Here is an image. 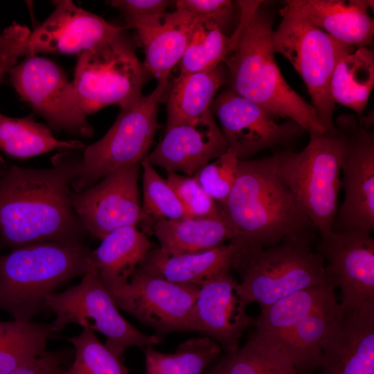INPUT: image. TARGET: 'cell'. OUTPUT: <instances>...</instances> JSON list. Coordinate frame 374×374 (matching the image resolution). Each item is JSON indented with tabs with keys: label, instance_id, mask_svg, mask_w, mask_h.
<instances>
[{
	"label": "cell",
	"instance_id": "obj_22",
	"mask_svg": "<svg viewBox=\"0 0 374 374\" xmlns=\"http://www.w3.org/2000/svg\"><path fill=\"white\" fill-rule=\"evenodd\" d=\"M199 19L188 11L176 9L134 26L145 51L143 65L157 82H168L170 71L181 59Z\"/></svg>",
	"mask_w": 374,
	"mask_h": 374
},
{
	"label": "cell",
	"instance_id": "obj_39",
	"mask_svg": "<svg viewBox=\"0 0 374 374\" xmlns=\"http://www.w3.org/2000/svg\"><path fill=\"white\" fill-rule=\"evenodd\" d=\"M175 4L176 9L184 10L211 21L224 34L230 27L234 14L233 2L230 0H179Z\"/></svg>",
	"mask_w": 374,
	"mask_h": 374
},
{
	"label": "cell",
	"instance_id": "obj_19",
	"mask_svg": "<svg viewBox=\"0 0 374 374\" xmlns=\"http://www.w3.org/2000/svg\"><path fill=\"white\" fill-rule=\"evenodd\" d=\"M53 3V12L30 33L25 55L40 52L79 55L127 29L107 22L71 1Z\"/></svg>",
	"mask_w": 374,
	"mask_h": 374
},
{
	"label": "cell",
	"instance_id": "obj_33",
	"mask_svg": "<svg viewBox=\"0 0 374 374\" xmlns=\"http://www.w3.org/2000/svg\"><path fill=\"white\" fill-rule=\"evenodd\" d=\"M238 37L224 34L213 22L199 17L187 48L180 60V74L212 70L224 63Z\"/></svg>",
	"mask_w": 374,
	"mask_h": 374
},
{
	"label": "cell",
	"instance_id": "obj_37",
	"mask_svg": "<svg viewBox=\"0 0 374 374\" xmlns=\"http://www.w3.org/2000/svg\"><path fill=\"white\" fill-rule=\"evenodd\" d=\"M180 201L187 217H220L217 204L193 177L168 172L166 179Z\"/></svg>",
	"mask_w": 374,
	"mask_h": 374
},
{
	"label": "cell",
	"instance_id": "obj_23",
	"mask_svg": "<svg viewBox=\"0 0 374 374\" xmlns=\"http://www.w3.org/2000/svg\"><path fill=\"white\" fill-rule=\"evenodd\" d=\"M312 23L335 39L355 46L373 45L374 21L371 0H288Z\"/></svg>",
	"mask_w": 374,
	"mask_h": 374
},
{
	"label": "cell",
	"instance_id": "obj_7",
	"mask_svg": "<svg viewBox=\"0 0 374 374\" xmlns=\"http://www.w3.org/2000/svg\"><path fill=\"white\" fill-rule=\"evenodd\" d=\"M280 15V22L271 35L272 50L295 69L305 84L326 133L335 136L330 81L338 60L353 46L335 39L286 2Z\"/></svg>",
	"mask_w": 374,
	"mask_h": 374
},
{
	"label": "cell",
	"instance_id": "obj_31",
	"mask_svg": "<svg viewBox=\"0 0 374 374\" xmlns=\"http://www.w3.org/2000/svg\"><path fill=\"white\" fill-rule=\"evenodd\" d=\"M53 333L51 324L0 321V374L26 365L44 354Z\"/></svg>",
	"mask_w": 374,
	"mask_h": 374
},
{
	"label": "cell",
	"instance_id": "obj_34",
	"mask_svg": "<svg viewBox=\"0 0 374 374\" xmlns=\"http://www.w3.org/2000/svg\"><path fill=\"white\" fill-rule=\"evenodd\" d=\"M143 170V202L139 222L143 232L152 233L153 224L163 220L187 217L184 208L166 180L161 177L147 157L141 162Z\"/></svg>",
	"mask_w": 374,
	"mask_h": 374
},
{
	"label": "cell",
	"instance_id": "obj_25",
	"mask_svg": "<svg viewBox=\"0 0 374 374\" xmlns=\"http://www.w3.org/2000/svg\"><path fill=\"white\" fill-rule=\"evenodd\" d=\"M155 247L148 235L136 226L117 228L107 234L95 250L90 251L87 262L95 269L109 290L121 288L148 252Z\"/></svg>",
	"mask_w": 374,
	"mask_h": 374
},
{
	"label": "cell",
	"instance_id": "obj_27",
	"mask_svg": "<svg viewBox=\"0 0 374 374\" xmlns=\"http://www.w3.org/2000/svg\"><path fill=\"white\" fill-rule=\"evenodd\" d=\"M226 80L224 63L212 70L179 73L167 96L166 127L195 121L209 111Z\"/></svg>",
	"mask_w": 374,
	"mask_h": 374
},
{
	"label": "cell",
	"instance_id": "obj_10",
	"mask_svg": "<svg viewBox=\"0 0 374 374\" xmlns=\"http://www.w3.org/2000/svg\"><path fill=\"white\" fill-rule=\"evenodd\" d=\"M170 87L169 81L157 82L149 95L121 108L104 136L84 148L80 173L71 185L73 191L82 192L114 170L139 163L148 157L160 127L158 106L168 96Z\"/></svg>",
	"mask_w": 374,
	"mask_h": 374
},
{
	"label": "cell",
	"instance_id": "obj_43",
	"mask_svg": "<svg viewBox=\"0 0 374 374\" xmlns=\"http://www.w3.org/2000/svg\"><path fill=\"white\" fill-rule=\"evenodd\" d=\"M1 35H2V33H1V31H0V41H1Z\"/></svg>",
	"mask_w": 374,
	"mask_h": 374
},
{
	"label": "cell",
	"instance_id": "obj_20",
	"mask_svg": "<svg viewBox=\"0 0 374 374\" xmlns=\"http://www.w3.org/2000/svg\"><path fill=\"white\" fill-rule=\"evenodd\" d=\"M228 149L210 109L195 121L166 127L163 138L147 159L168 172L181 171L193 177Z\"/></svg>",
	"mask_w": 374,
	"mask_h": 374
},
{
	"label": "cell",
	"instance_id": "obj_21",
	"mask_svg": "<svg viewBox=\"0 0 374 374\" xmlns=\"http://www.w3.org/2000/svg\"><path fill=\"white\" fill-rule=\"evenodd\" d=\"M319 374H374V308L341 312L324 341Z\"/></svg>",
	"mask_w": 374,
	"mask_h": 374
},
{
	"label": "cell",
	"instance_id": "obj_28",
	"mask_svg": "<svg viewBox=\"0 0 374 374\" xmlns=\"http://www.w3.org/2000/svg\"><path fill=\"white\" fill-rule=\"evenodd\" d=\"M374 87V53L370 47L352 46L338 60L330 81L334 103L350 108L360 123Z\"/></svg>",
	"mask_w": 374,
	"mask_h": 374
},
{
	"label": "cell",
	"instance_id": "obj_26",
	"mask_svg": "<svg viewBox=\"0 0 374 374\" xmlns=\"http://www.w3.org/2000/svg\"><path fill=\"white\" fill-rule=\"evenodd\" d=\"M160 248L171 254L206 251L230 241L235 235L233 226L224 217H184L156 222L152 228Z\"/></svg>",
	"mask_w": 374,
	"mask_h": 374
},
{
	"label": "cell",
	"instance_id": "obj_29",
	"mask_svg": "<svg viewBox=\"0 0 374 374\" xmlns=\"http://www.w3.org/2000/svg\"><path fill=\"white\" fill-rule=\"evenodd\" d=\"M217 364L224 374H299L279 341L258 328L244 346Z\"/></svg>",
	"mask_w": 374,
	"mask_h": 374
},
{
	"label": "cell",
	"instance_id": "obj_14",
	"mask_svg": "<svg viewBox=\"0 0 374 374\" xmlns=\"http://www.w3.org/2000/svg\"><path fill=\"white\" fill-rule=\"evenodd\" d=\"M200 287L175 283L136 267L127 284L109 292L117 308L163 337L172 332L189 331L188 317Z\"/></svg>",
	"mask_w": 374,
	"mask_h": 374
},
{
	"label": "cell",
	"instance_id": "obj_3",
	"mask_svg": "<svg viewBox=\"0 0 374 374\" xmlns=\"http://www.w3.org/2000/svg\"><path fill=\"white\" fill-rule=\"evenodd\" d=\"M219 209L235 231L229 243L240 248L267 247L311 237L314 227L296 206L274 154L240 160L235 183Z\"/></svg>",
	"mask_w": 374,
	"mask_h": 374
},
{
	"label": "cell",
	"instance_id": "obj_18",
	"mask_svg": "<svg viewBox=\"0 0 374 374\" xmlns=\"http://www.w3.org/2000/svg\"><path fill=\"white\" fill-rule=\"evenodd\" d=\"M238 285L226 272L201 285L188 320L189 331L211 338L227 353L239 348L244 331L253 323Z\"/></svg>",
	"mask_w": 374,
	"mask_h": 374
},
{
	"label": "cell",
	"instance_id": "obj_11",
	"mask_svg": "<svg viewBox=\"0 0 374 374\" xmlns=\"http://www.w3.org/2000/svg\"><path fill=\"white\" fill-rule=\"evenodd\" d=\"M44 306L55 314L51 324L53 332H60L71 323L100 332L106 337L105 346L121 360L130 346L143 348L162 342V337L143 333L121 315L93 268L84 274L79 284L49 294Z\"/></svg>",
	"mask_w": 374,
	"mask_h": 374
},
{
	"label": "cell",
	"instance_id": "obj_13",
	"mask_svg": "<svg viewBox=\"0 0 374 374\" xmlns=\"http://www.w3.org/2000/svg\"><path fill=\"white\" fill-rule=\"evenodd\" d=\"M8 73L21 98L53 127L84 138L92 136L93 128L79 105L72 82L53 62L28 55Z\"/></svg>",
	"mask_w": 374,
	"mask_h": 374
},
{
	"label": "cell",
	"instance_id": "obj_12",
	"mask_svg": "<svg viewBox=\"0 0 374 374\" xmlns=\"http://www.w3.org/2000/svg\"><path fill=\"white\" fill-rule=\"evenodd\" d=\"M340 142L339 166L345 198L332 231L374 230V132L355 114L339 116L335 121Z\"/></svg>",
	"mask_w": 374,
	"mask_h": 374
},
{
	"label": "cell",
	"instance_id": "obj_30",
	"mask_svg": "<svg viewBox=\"0 0 374 374\" xmlns=\"http://www.w3.org/2000/svg\"><path fill=\"white\" fill-rule=\"evenodd\" d=\"M78 141L57 139L50 130L31 116L12 118L0 113V151L18 159H27L55 149L80 150Z\"/></svg>",
	"mask_w": 374,
	"mask_h": 374
},
{
	"label": "cell",
	"instance_id": "obj_38",
	"mask_svg": "<svg viewBox=\"0 0 374 374\" xmlns=\"http://www.w3.org/2000/svg\"><path fill=\"white\" fill-rule=\"evenodd\" d=\"M30 33L27 26L16 22L2 32L0 41V82L3 75L18 63L19 59L26 55Z\"/></svg>",
	"mask_w": 374,
	"mask_h": 374
},
{
	"label": "cell",
	"instance_id": "obj_36",
	"mask_svg": "<svg viewBox=\"0 0 374 374\" xmlns=\"http://www.w3.org/2000/svg\"><path fill=\"white\" fill-rule=\"evenodd\" d=\"M239 161L235 154L228 149L193 176L218 206L225 204L235 183Z\"/></svg>",
	"mask_w": 374,
	"mask_h": 374
},
{
	"label": "cell",
	"instance_id": "obj_24",
	"mask_svg": "<svg viewBox=\"0 0 374 374\" xmlns=\"http://www.w3.org/2000/svg\"><path fill=\"white\" fill-rule=\"evenodd\" d=\"M240 249L239 246L229 243L199 253L171 254L154 247L137 267L175 283L201 286L230 272Z\"/></svg>",
	"mask_w": 374,
	"mask_h": 374
},
{
	"label": "cell",
	"instance_id": "obj_35",
	"mask_svg": "<svg viewBox=\"0 0 374 374\" xmlns=\"http://www.w3.org/2000/svg\"><path fill=\"white\" fill-rule=\"evenodd\" d=\"M68 340L75 355L64 374H128L122 360L97 339L93 330L84 328Z\"/></svg>",
	"mask_w": 374,
	"mask_h": 374
},
{
	"label": "cell",
	"instance_id": "obj_44",
	"mask_svg": "<svg viewBox=\"0 0 374 374\" xmlns=\"http://www.w3.org/2000/svg\"><path fill=\"white\" fill-rule=\"evenodd\" d=\"M1 170H0V172H1Z\"/></svg>",
	"mask_w": 374,
	"mask_h": 374
},
{
	"label": "cell",
	"instance_id": "obj_1",
	"mask_svg": "<svg viewBox=\"0 0 374 374\" xmlns=\"http://www.w3.org/2000/svg\"><path fill=\"white\" fill-rule=\"evenodd\" d=\"M77 150L55 154L48 168L11 165L1 171L0 247L48 241L86 246L89 233L70 199L82 167V153Z\"/></svg>",
	"mask_w": 374,
	"mask_h": 374
},
{
	"label": "cell",
	"instance_id": "obj_41",
	"mask_svg": "<svg viewBox=\"0 0 374 374\" xmlns=\"http://www.w3.org/2000/svg\"><path fill=\"white\" fill-rule=\"evenodd\" d=\"M64 354L45 352L33 361L5 374H64Z\"/></svg>",
	"mask_w": 374,
	"mask_h": 374
},
{
	"label": "cell",
	"instance_id": "obj_40",
	"mask_svg": "<svg viewBox=\"0 0 374 374\" xmlns=\"http://www.w3.org/2000/svg\"><path fill=\"white\" fill-rule=\"evenodd\" d=\"M175 1L168 0H112L108 3L118 9L124 16L125 26L133 28L138 22L150 17L165 14Z\"/></svg>",
	"mask_w": 374,
	"mask_h": 374
},
{
	"label": "cell",
	"instance_id": "obj_17",
	"mask_svg": "<svg viewBox=\"0 0 374 374\" xmlns=\"http://www.w3.org/2000/svg\"><path fill=\"white\" fill-rule=\"evenodd\" d=\"M139 163L130 165L82 192L71 191L73 208L89 235L102 240L117 228L139 224Z\"/></svg>",
	"mask_w": 374,
	"mask_h": 374
},
{
	"label": "cell",
	"instance_id": "obj_5",
	"mask_svg": "<svg viewBox=\"0 0 374 374\" xmlns=\"http://www.w3.org/2000/svg\"><path fill=\"white\" fill-rule=\"evenodd\" d=\"M310 236L267 247L240 248L231 269L240 276L244 301L261 309L299 291L326 282L321 255L310 245Z\"/></svg>",
	"mask_w": 374,
	"mask_h": 374
},
{
	"label": "cell",
	"instance_id": "obj_8",
	"mask_svg": "<svg viewBox=\"0 0 374 374\" xmlns=\"http://www.w3.org/2000/svg\"><path fill=\"white\" fill-rule=\"evenodd\" d=\"M299 152H275L278 170L298 208L321 235L332 231L338 211L340 142L336 136L310 132Z\"/></svg>",
	"mask_w": 374,
	"mask_h": 374
},
{
	"label": "cell",
	"instance_id": "obj_15",
	"mask_svg": "<svg viewBox=\"0 0 374 374\" xmlns=\"http://www.w3.org/2000/svg\"><path fill=\"white\" fill-rule=\"evenodd\" d=\"M317 251L327 281L339 287L343 312L374 308V239L366 231H333L321 235Z\"/></svg>",
	"mask_w": 374,
	"mask_h": 374
},
{
	"label": "cell",
	"instance_id": "obj_4",
	"mask_svg": "<svg viewBox=\"0 0 374 374\" xmlns=\"http://www.w3.org/2000/svg\"><path fill=\"white\" fill-rule=\"evenodd\" d=\"M87 246L42 242L0 256V310L28 321L45 308L46 298L91 268Z\"/></svg>",
	"mask_w": 374,
	"mask_h": 374
},
{
	"label": "cell",
	"instance_id": "obj_42",
	"mask_svg": "<svg viewBox=\"0 0 374 374\" xmlns=\"http://www.w3.org/2000/svg\"><path fill=\"white\" fill-rule=\"evenodd\" d=\"M206 374H224L221 368L219 366V365L217 364L215 366L212 368L209 372H208Z\"/></svg>",
	"mask_w": 374,
	"mask_h": 374
},
{
	"label": "cell",
	"instance_id": "obj_45",
	"mask_svg": "<svg viewBox=\"0 0 374 374\" xmlns=\"http://www.w3.org/2000/svg\"><path fill=\"white\" fill-rule=\"evenodd\" d=\"M1 248V247H0Z\"/></svg>",
	"mask_w": 374,
	"mask_h": 374
},
{
	"label": "cell",
	"instance_id": "obj_16",
	"mask_svg": "<svg viewBox=\"0 0 374 374\" xmlns=\"http://www.w3.org/2000/svg\"><path fill=\"white\" fill-rule=\"evenodd\" d=\"M211 110L220 123L229 149L240 160L250 159L265 149L285 145L305 132L290 119L277 123L260 105L230 89L215 97Z\"/></svg>",
	"mask_w": 374,
	"mask_h": 374
},
{
	"label": "cell",
	"instance_id": "obj_32",
	"mask_svg": "<svg viewBox=\"0 0 374 374\" xmlns=\"http://www.w3.org/2000/svg\"><path fill=\"white\" fill-rule=\"evenodd\" d=\"M221 346L209 337L191 338L180 344L174 353L145 347L147 374H203L220 355Z\"/></svg>",
	"mask_w": 374,
	"mask_h": 374
},
{
	"label": "cell",
	"instance_id": "obj_2",
	"mask_svg": "<svg viewBox=\"0 0 374 374\" xmlns=\"http://www.w3.org/2000/svg\"><path fill=\"white\" fill-rule=\"evenodd\" d=\"M262 1H238V37L224 64L229 89L273 118L287 117L308 133L325 134L315 108L286 82L271 46L273 26Z\"/></svg>",
	"mask_w": 374,
	"mask_h": 374
},
{
	"label": "cell",
	"instance_id": "obj_9",
	"mask_svg": "<svg viewBox=\"0 0 374 374\" xmlns=\"http://www.w3.org/2000/svg\"><path fill=\"white\" fill-rule=\"evenodd\" d=\"M150 77L123 30L78 55L72 84L87 115L109 105L123 108L134 102Z\"/></svg>",
	"mask_w": 374,
	"mask_h": 374
},
{
	"label": "cell",
	"instance_id": "obj_6",
	"mask_svg": "<svg viewBox=\"0 0 374 374\" xmlns=\"http://www.w3.org/2000/svg\"><path fill=\"white\" fill-rule=\"evenodd\" d=\"M341 312L335 287L326 280L262 308L253 325L279 341L299 374H310L320 366L324 341Z\"/></svg>",
	"mask_w": 374,
	"mask_h": 374
}]
</instances>
